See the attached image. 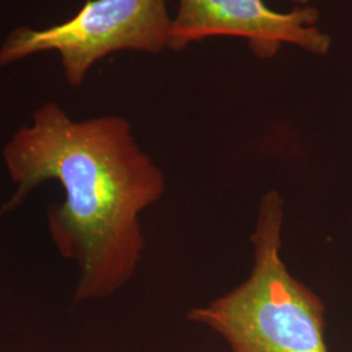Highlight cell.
I'll return each instance as SVG.
<instances>
[{
    "label": "cell",
    "mask_w": 352,
    "mask_h": 352,
    "mask_svg": "<svg viewBox=\"0 0 352 352\" xmlns=\"http://www.w3.org/2000/svg\"><path fill=\"white\" fill-rule=\"evenodd\" d=\"M292 1L296 4H307L309 0H292Z\"/></svg>",
    "instance_id": "5b68a950"
},
{
    "label": "cell",
    "mask_w": 352,
    "mask_h": 352,
    "mask_svg": "<svg viewBox=\"0 0 352 352\" xmlns=\"http://www.w3.org/2000/svg\"><path fill=\"white\" fill-rule=\"evenodd\" d=\"M16 190L0 208L12 212L46 182L63 189L47 210L56 251L77 265L74 302L106 299L139 269L145 238L141 214L162 199L164 171L118 115L72 119L58 103L41 106L3 149Z\"/></svg>",
    "instance_id": "6da1fadb"
},
{
    "label": "cell",
    "mask_w": 352,
    "mask_h": 352,
    "mask_svg": "<svg viewBox=\"0 0 352 352\" xmlns=\"http://www.w3.org/2000/svg\"><path fill=\"white\" fill-rule=\"evenodd\" d=\"M171 21L166 0H89L63 24L14 29L0 47V67L55 50L68 84L80 87L91 65L113 52H161L167 47Z\"/></svg>",
    "instance_id": "3957f363"
},
{
    "label": "cell",
    "mask_w": 352,
    "mask_h": 352,
    "mask_svg": "<svg viewBox=\"0 0 352 352\" xmlns=\"http://www.w3.org/2000/svg\"><path fill=\"white\" fill-rule=\"evenodd\" d=\"M283 223L285 200L270 189L258 205L248 277L187 315L222 337L232 352H329L325 304L280 257Z\"/></svg>",
    "instance_id": "7a4b0ae2"
},
{
    "label": "cell",
    "mask_w": 352,
    "mask_h": 352,
    "mask_svg": "<svg viewBox=\"0 0 352 352\" xmlns=\"http://www.w3.org/2000/svg\"><path fill=\"white\" fill-rule=\"evenodd\" d=\"M318 17L312 7L282 13L269 8L264 0H179L167 47L182 51L204 38L239 36L248 39L260 58L274 56L282 43L325 55L331 39L316 26Z\"/></svg>",
    "instance_id": "277c9868"
}]
</instances>
